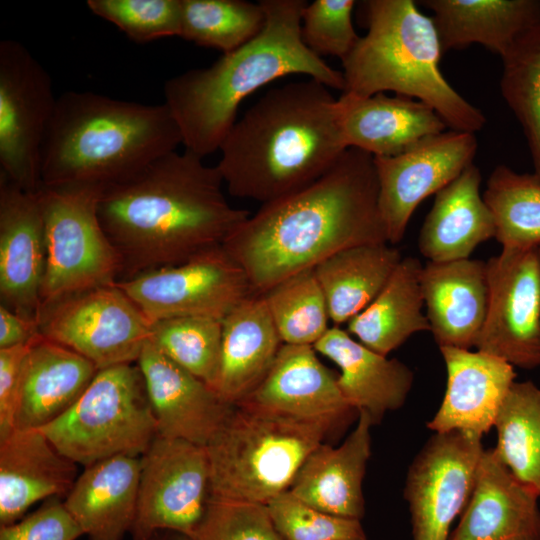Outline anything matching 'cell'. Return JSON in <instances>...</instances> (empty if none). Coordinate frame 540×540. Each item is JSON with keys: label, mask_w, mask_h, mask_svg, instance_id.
<instances>
[{"label": "cell", "mask_w": 540, "mask_h": 540, "mask_svg": "<svg viewBox=\"0 0 540 540\" xmlns=\"http://www.w3.org/2000/svg\"><path fill=\"white\" fill-rule=\"evenodd\" d=\"M481 173L474 164L435 194L419 234V250L431 262L469 258L495 238L491 211L480 194Z\"/></svg>", "instance_id": "obj_30"}, {"label": "cell", "mask_w": 540, "mask_h": 540, "mask_svg": "<svg viewBox=\"0 0 540 540\" xmlns=\"http://www.w3.org/2000/svg\"><path fill=\"white\" fill-rule=\"evenodd\" d=\"M447 371L441 406L427 423L435 433L465 431L482 437L495 425L515 382L514 366L491 354L439 347Z\"/></svg>", "instance_id": "obj_20"}, {"label": "cell", "mask_w": 540, "mask_h": 540, "mask_svg": "<svg viewBox=\"0 0 540 540\" xmlns=\"http://www.w3.org/2000/svg\"><path fill=\"white\" fill-rule=\"evenodd\" d=\"M38 336L27 343L0 349V439L14 430L24 362Z\"/></svg>", "instance_id": "obj_45"}, {"label": "cell", "mask_w": 540, "mask_h": 540, "mask_svg": "<svg viewBox=\"0 0 540 540\" xmlns=\"http://www.w3.org/2000/svg\"><path fill=\"white\" fill-rule=\"evenodd\" d=\"M39 334V322L0 305V349L27 343Z\"/></svg>", "instance_id": "obj_46"}, {"label": "cell", "mask_w": 540, "mask_h": 540, "mask_svg": "<svg viewBox=\"0 0 540 540\" xmlns=\"http://www.w3.org/2000/svg\"><path fill=\"white\" fill-rule=\"evenodd\" d=\"M266 508L284 540H367L359 519L326 513L289 491L270 500Z\"/></svg>", "instance_id": "obj_40"}, {"label": "cell", "mask_w": 540, "mask_h": 540, "mask_svg": "<svg viewBox=\"0 0 540 540\" xmlns=\"http://www.w3.org/2000/svg\"><path fill=\"white\" fill-rule=\"evenodd\" d=\"M261 295L284 344L313 346L330 328L327 301L313 268L284 279Z\"/></svg>", "instance_id": "obj_38"}, {"label": "cell", "mask_w": 540, "mask_h": 540, "mask_svg": "<svg viewBox=\"0 0 540 540\" xmlns=\"http://www.w3.org/2000/svg\"><path fill=\"white\" fill-rule=\"evenodd\" d=\"M364 6L368 31L341 61L343 92L368 97L391 91L425 103L451 130H481L484 114L440 70L443 53L433 18L412 0H369Z\"/></svg>", "instance_id": "obj_6"}, {"label": "cell", "mask_w": 540, "mask_h": 540, "mask_svg": "<svg viewBox=\"0 0 540 540\" xmlns=\"http://www.w3.org/2000/svg\"><path fill=\"white\" fill-rule=\"evenodd\" d=\"M313 347L339 367L337 382L344 398L358 413L366 412L373 425L405 403L414 374L400 360L369 349L335 325Z\"/></svg>", "instance_id": "obj_26"}, {"label": "cell", "mask_w": 540, "mask_h": 540, "mask_svg": "<svg viewBox=\"0 0 540 540\" xmlns=\"http://www.w3.org/2000/svg\"><path fill=\"white\" fill-rule=\"evenodd\" d=\"M316 353L311 345L283 343L264 379L244 400L303 420L345 425L358 411Z\"/></svg>", "instance_id": "obj_19"}, {"label": "cell", "mask_w": 540, "mask_h": 540, "mask_svg": "<svg viewBox=\"0 0 540 540\" xmlns=\"http://www.w3.org/2000/svg\"><path fill=\"white\" fill-rule=\"evenodd\" d=\"M283 342L262 295L250 294L222 319V345L215 392L235 404L260 384Z\"/></svg>", "instance_id": "obj_29"}, {"label": "cell", "mask_w": 540, "mask_h": 540, "mask_svg": "<svg viewBox=\"0 0 540 540\" xmlns=\"http://www.w3.org/2000/svg\"><path fill=\"white\" fill-rule=\"evenodd\" d=\"M372 425L370 416L360 411L357 425L345 441L336 448L320 444L304 461L288 491L316 509L360 520Z\"/></svg>", "instance_id": "obj_24"}, {"label": "cell", "mask_w": 540, "mask_h": 540, "mask_svg": "<svg viewBox=\"0 0 540 540\" xmlns=\"http://www.w3.org/2000/svg\"><path fill=\"white\" fill-rule=\"evenodd\" d=\"M45 265V228L39 191L22 190L0 174L1 305L39 322Z\"/></svg>", "instance_id": "obj_17"}, {"label": "cell", "mask_w": 540, "mask_h": 540, "mask_svg": "<svg viewBox=\"0 0 540 540\" xmlns=\"http://www.w3.org/2000/svg\"><path fill=\"white\" fill-rule=\"evenodd\" d=\"M423 266L402 258L378 296L347 323V332L369 349L387 356L411 335L430 331L421 289Z\"/></svg>", "instance_id": "obj_33"}, {"label": "cell", "mask_w": 540, "mask_h": 540, "mask_svg": "<svg viewBox=\"0 0 540 540\" xmlns=\"http://www.w3.org/2000/svg\"><path fill=\"white\" fill-rule=\"evenodd\" d=\"M140 461L132 539H146L159 531L189 539L200 525L210 498L206 448L157 434Z\"/></svg>", "instance_id": "obj_12"}, {"label": "cell", "mask_w": 540, "mask_h": 540, "mask_svg": "<svg viewBox=\"0 0 540 540\" xmlns=\"http://www.w3.org/2000/svg\"><path fill=\"white\" fill-rule=\"evenodd\" d=\"M335 427L243 400L205 446L209 496L266 505L288 491L307 457Z\"/></svg>", "instance_id": "obj_7"}, {"label": "cell", "mask_w": 540, "mask_h": 540, "mask_svg": "<svg viewBox=\"0 0 540 540\" xmlns=\"http://www.w3.org/2000/svg\"><path fill=\"white\" fill-rule=\"evenodd\" d=\"M537 499L494 449L484 450L472 494L448 540H540Z\"/></svg>", "instance_id": "obj_21"}, {"label": "cell", "mask_w": 540, "mask_h": 540, "mask_svg": "<svg viewBox=\"0 0 540 540\" xmlns=\"http://www.w3.org/2000/svg\"><path fill=\"white\" fill-rule=\"evenodd\" d=\"M151 341L173 362L213 388L219 370L222 320L182 316L153 323Z\"/></svg>", "instance_id": "obj_39"}, {"label": "cell", "mask_w": 540, "mask_h": 540, "mask_svg": "<svg viewBox=\"0 0 540 540\" xmlns=\"http://www.w3.org/2000/svg\"><path fill=\"white\" fill-rule=\"evenodd\" d=\"M132 540H136V539H132ZM141 540H189L187 537L181 535V534H178V533H175V532H171V531H159L155 534H153L152 536L146 538V539H141Z\"/></svg>", "instance_id": "obj_47"}, {"label": "cell", "mask_w": 540, "mask_h": 540, "mask_svg": "<svg viewBox=\"0 0 540 540\" xmlns=\"http://www.w3.org/2000/svg\"><path fill=\"white\" fill-rule=\"evenodd\" d=\"M153 324L117 285L63 297L41 311L40 333L91 361L98 370L137 362Z\"/></svg>", "instance_id": "obj_10"}, {"label": "cell", "mask_w": 540, "mask_h": 540, "mask_svg": "<svg viewBox=\"0 0 540 540\" xmlns=\"http://www.w3.org/2000/svg\"><path fill=\"white\" fill-rule=\"evenodd\" d=\"M338 104L347 147L372 156L397 155L420 139L448 128L431 107L402 95L360 97L342 92Z\"/></svg>", "instance_id": "obj_25"}, {"label": "cell", "mask_w": 540, "mask_h": 540, "mask_svg": "<svg viewBox=\"0 0 540 540\" xmlns=\"http://www.w3.org/2000/svg\"><path fill=\"white\" fill-rule=\"evenodd\" d=\"M189 540H284L266 505L209 498L206 513Z\"/></svg>", "instance_id": "obj_43"}, {"label": "cell", "mask_w": 540, "mask_h": 540, "mask_svg": "<svg viewBox=\"0 0 540 540\" xmlns=\"http://www.w3.org/2000/svg\"><path fill=\"white\" fill-rule=\"evenodd\" d=\"M421 289L430 331L439 347H475L489 299L486 262L478 259L428 261Z\"/></svg>", "instance_id": "obj_22"}, {"label": "cell", "mask_w": 540, "mask_h": 540, "mask_svg": "<svg viewBox=\"0 0 540 540\" xmlns=\"http://www.w3.org/2000/svg\"><path fill=\"white\" fill-rule=\"evenodd\" d=\"M86 4L138 43L180 34V0H88Z\"/></svg>", "instance_id": "obj_41"}, {"label": "cell", "mask_w": 540, "mask_h": 540, "mask_svg": "<svg viewBox=\"0 0 540 540\" xmlns=\"http://www.w3.org/2000/svg\"><path fill=\"white\" fill-rule=\"evenodd\" d=\"M374 157L347 148L308 186L262 204L224 242L254 294L343 249L388 242Z\"/></svg>", "instance_id": "obj_1"}, {"label": "cell", "mask_w": 540, "mask_h": 540, "mask_svg": "<svg viewBox=\"0 0 540 540\" xmlns=\"http://www.w3.org/2000/svg\"><path fill=\"white\" fill-rule=\"evenodd\" d=\"M353 0H315L306 4L301 18V38L318 57L336 56L341 61L360 36L352 23Z\"/></svg>", "instance_id": "obj_42"}, {"label": "cell", "mask_w": 540, "mask_h": 540, "mask_svg": "<svg viewBox=\"0 0 540 540\" xmlns=\"http://www.w3.org/2000/svg\"><path fill=\"white\" fill-rule=\"evenodd\" d=\"M97 372L91 361L40 334L24 362L14 429H40L56 420Z\"/></svg>", "instance_id": "obj_27"}, {"label": "cell", "mask_w": 540, "mask_h": 540, "mask_svg": "<svg viewBox=\"0 0 540 540\" xmlns=\"http://www.w3.org/2000/svg\"><path fill=\"white\" fill-rule=\"evenodd\" d=\"M486 266L488 307L475 347L513 366H540L539 246L502 248Z\"/></svg>", "instance_id": "obj_14"}, {"label": "cell", "mask_w": 540, "mask_h": 540, "mask_svg": "<svg viewBox=\"0 0 540 540\" xmlns=\"http://www.w3.org/2000/svg\"><path fill=\"white\" fill-rule=\"evenodd\" d=\"M262 31L208 67L190 69L164 84L165 104L186 150L204 158L219 150L237 120L243 100L270 82L307 75L328 88L345 90L342 71L311 52L301 38L304 0H261Z\"/></svg>", "instance_id": "obj_4"}, {"label": "cell", "mask_w": 540, "mask_h": 540, "mask_svg": "<svg viewBox=\"0 0 540 540\" xmlns=\"http://www.w3.org/2000/svg\"><path fill=\"white\" fill-rule=\"evenodd\" d=\"M494 449L514 477L540 496V389L531 381L514 382L495 425Z\"/></svg>", "instance_id": "obj_34"}, {"label": "cell", "mask_w": 540, "mask_h": 540, "mask_svg": "<svg viewBox=\"0 0 540 540\" xmlns=\"http://www.w3.org/2000/svg\"><path fill=\"white\" fill-rule=\"evenodd\" d=\"M203 159L173 151L101 191L98 217L121 259L120 280L222 246L250 216L228 203L217 167Z\"/></svg>", "instance_id": "obj_2"}, {"label": "cell", "mask_w": 540, "mask_h": 540, "mask_svg": "<svg viewBox=\"0 0 540 540\" xmlns=\"http://www.w3.org/2000/svg\"><path fill=\"white\" fill-rule=\"evenodd\" d=\"M401 259L390 243H369L338 251L313 268L335 326L348 323L378 296Z\"/></svg>", "instance_id": "obj_32"}, {"label": "cell", "mask_w": 540, "mask_h": 540, "mask_svg": "<svg viewBox=\"0 0 540 540\" xmlns=\"http://www.w3.org/2000/svg\"><path fill=\"white\" fill-rule=\"evenodd\" d=\"M179 37L197 45L231 52L264 28L262 3L244 0H180Z\"/></svg>", "instance_id": "obj_36"}, {"label": "cell", "mask_w": 540, "mask_h": 540, "mask_svg": "<svg viewBox=\"0 0 540 540\" xmlns=\"http://www.w3.org/2000/svg\"><path fill=\"white\" fill-rule=\"evenodd\" d=\"M39 430L84 467L117 455L140 457L158 434L136 363L98 370L71 408Z\"/></svg>", "instance_id": "obj_8"}, {"label": "cell", "mask_w": 540, "mask_h": 540, "mask_svg": "<svg viewBox=\"0 0 540 540\" xmlns=\"http://www.w3.org/2000/svg\"><path fill=\"white\" fill-rule=\"evenodd\" d=\"M539 251H540V245H539Z\"/></svg>", "instance_id": "obj_48"}, {"label": "cell", "mask_w": 540, "mask_h": 540, "mask_svg": "<svg viewBox=\"0 0 540 540\" xmlns=\"http://www.w3.org/2000/svg\"><path fill=\"white\" fill-rule=\"evenodd\" d=\"M433 12L442 53L478 43L501 58L540 21L538 0H423Z\"/></svg>", "instance_id": "obj_31"}, {"label": "cell", "mask_w": 540, "mask_h": 540, "mask_svg": "<svg viewBox=\"0 0 540 540\" xmlns=\"http://www.w3.org/2000/svg\"><path fill=\"white\" fill-rule=\"evenodd\" d=\"M140 469V457L117 455L78 475L63 502L88 540H123L131 532Z\"/></svg>", "instance_id": "obj_28"}, {"label": "cell", "mask_w": 540, "mask_h": 540, "mask_svg": "<svg viewBox=\"0 0 540 540\" xmlns=\"http://www.w3.org/2000/svg\"><path fill=\"white\" fill-rule=\"evenodd\" d=\"M81 527L58 497L20 520L0 526V540H76Z\"/></svg>", "instance_id": "obj_44"}, {"label": "cell", "mask_w": 540, "mask_h": 540, "mask_svg": "<svg viewBox=\"0 0 540 540\" xmlns=\"http://www.w3.org/2000/svg\"><path fill=\"white\" fill-rule=\"evenodd\" d=\"M492 213L496 240L505 249L540 245V176L506 165L492 171L483 192Z\"/></svg>", "instance_id": "obj_35"}, {"label": "cell", "mask_w": 540, "mask_h": 540, "mask_svg": "<svg viewBox=\"0 0 540 540\" xmlns=\"http://www.w3.org/2000/svg\"><path fill=\"white\" fill-rule=\"evenodd\" d=\"M117 285L152 324L182 316L222 320L253 293L246 273L223 245L179 265L120 280Z\"/></svg>", "instance_id": "obj_13"}, {"label": "cell", "mask_w": 540, "mask_h": 540, "mask_svg": "<svg viewBox=\"0 0 540 540\" xmlns=\"http://www.w3.org/2000/svg\"><path fill=\"white\" fill-rule=\"evenodd\" d=\"M183 144L166 104L146 105L89 91L57 98L42 147L46 188L104 189Z\"/></svg>", "instance_id": "obj_5"}, {"label": "cell", "mask_w": 540, "mask_h": 540, "mask_svg": "<svg viewBox=\"0 0 540 540\" xmlns=\"http://www.w3.org/2000/svg\"><path fill=\"white\" fill-rule=\"evenodd\" d=\"M347 148L338 99L309 78L269 90L236 120L216 167L232 196L265 204L316 181Z\"/></svg>", "instance_id": "obj_3"}, {"label": "cell", "mask_w": 540, "mask_h": 540, "mask_svg": "<svg viewBox=\"0 0 540 540\" xmlns=\"http://www.w3.org/2000/svg\"><path fill=\"white\" fill-rule=\"evenodd\" d=\"M136 364L144 379L158 435L205 447L233 404L169 359L151 339Z\"/></svg>", "instance_id": "obj_18"}, {"label": "cell", "mask_w": 540, "mask_h": 540, "mask_svg": "<svg viewBox=\"0 0 540 540\" xmlns=\"http://www.w3.org/2000/svg\"><path fill=\"white\" fill-rule=\"evenodd\" d=\"M477 147L474 133L445 130L397 155L373 156L379 211L391 245L403 239L413 212L424 199L473 164Z\"/></svg>", "instance_id": "obj_16"}, {"label": "cell", "mask_w": 540, "mask_h": 540, "mask_svg": "<svg viewBox=\"0 0 540 540\" xmlns=\"http://www.w3.org/2000/svg\"><path fill=\"white\" fill-rule=\"evenodd\" d=\"M57 98L50 74L21 43L0 42V174L27 192L42 188L45 136Z\"/></svg>", "instance_id": "obj_11"}, {"label": "cell", "mask_w": 540, "mask_h": 540, "mask_svg": "<svg viewBox=\"0 0 540 540\" xmlns=\"http://www.w3.org/2000/svg\"><path fill=\"white\" fill-rule=\"evenodd\" d=\"M77 464L39 429H14L0 439V525L20 520L41 500L67 495Z\"/></svg>", "instance_id": "obj_23"}, {"label": "cell", "mask_w": 540, "mask_h": 540, "mask_svg": "<svg viewBox=\"0 0 540 540\" xmlns=\"http://www.w3.org/2000/svg\"><path fill=\"white\" fill-rule=\"evenodd\" d=\"M484 448L465 431L435 433L409 467L404 497L413 540H448L472 494Z\"/></svg>", "instance_id": "obj_15"}, {"label": "cell", "mask_w": 540, "mask_h": 540, "mask_svg": "<svg viewBox=\"0 0 540 540\" xmlns=\"http://www.w3.org/2000/svg\"><path fill=\"white\" fill-rule=\"evenodd\" d=\"M101 191L92 187L39 190L46 243L41 311L63 297L120 280L121 259L98 217Z\"/></svg>", "instance_id": "obj_9"}, {"label": "cell", "mask_w": 540, "mask_h": 540, "mask_svg": "<svg viewBox=\"0 0 540 540\" xmlns=\"http://www.w3.org/2000/svg\"><path fill=\"white\" fill-rule=\"evenodd\" d=\"M502 96L520 122L540 176V21L502 57Z\"/></svg>", "instance_id": "obj_37"}]
</instances>
